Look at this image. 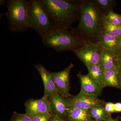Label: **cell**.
I'll return each instance as SVG.
<instances>
[{
	"label": "cell",
	"mask_w": 121,
	"mask_h": 121,
	"mask_svg": "<svg viewBox=\"0 0 121 121\" xmlns=\"http://www.w3.org/2000/svg\"><path fill=\"white\" fill-rule=\"evenodd\" d=\"M80 14L78 26L74 31L86 42L97 44L104 32L103 21L104 15L94 0H80Z\"/></svg>",
	"instance_id": "6da1fadb"
},
{
	"label": "cell",
	"mask_w": 121,
	"mask_h": 121,
	"mask_svg": "<svg viewBox=\"0 0 121 121\" xmlns=\"http://www.w3.org/2000/svg\"><path fill=\"white\" fill-rule=\"evenodd\" d=\"M50 16L55 28H70L79 20L80 0H39Z\"/></svg>",
	"instance_id": "7a4b0ae2"
},
{
	"label": "cell",
	"mask_w": 121,
	"mask_h": 121,
	"mask_svg": "<svg viewBox=\"0 0 121 121\" xmlns=\"http://www.w3.org/2000/svg\"><path fill=\"white\" fill-rule=\"evenodd\" d=\"M42 43L46 47L57 52H74L85 43L74 31L73 28L54 29L42 39Z\"/></svg>",
	"instance_id": "3957f363"
},
{
	"label": "cell",
	"mask_w": 121,
	"mask_h": 121,
	"mask_svg": "<svg viewBox=\"0 0 121 121\" xmlns=\"http://www.w3.org/2000/svg\"><path fill=\"white\" fill-rule=\"evenodd\" d=\"M28 27L35 31L41 38L54 29L50 16L39 0L28 1Z\"/></svg>",
	"instance_id": "277c9868"
},
{
	"label": "cell",
	"mask_w": 121,
	"mask_h": 121,
	"mask_svg": "<svg viewBox=\"0 0 121 121\" xmlns=\"http://www.w3.org/2000/svg\"><path fill=\"white\" fill-rule=\"evenodd\" d=\"M5 16L9 29L13 32H21L28 29V1L9 0L7 2Z\"/></svg>",
	"instance_id": "5b68a950"
},
{
	"label": "cell",
	"mask_w": 121,
	"mask_h": 121,
	"mask_svg": "<svg viewBox=\"0 0 121 121\" xmlns=\"http://www.w3.org/2000/svg\"><path fill=\"white\" fill-rule=\"evenodd\" d=\"M102 50V48L97 44L86 42L73 52L87 68L92 65L100 63V55Z\"/></svg>",
	"instance_id": "8992f818"
},
{
	"label": "cell",
	"mask_w": 121,
	"mask_h": 121,
	"mask_svg": "<svg viewBox=\"0 0 121 121\" xmlns=\"http://www.w3.org/2000/svg\"><path fill=\"white\" fill-rule=\"evenodd\" d=\"M69 108H78L89 110L91 108L104 105V101L99 99L95 95L87 94L80 91L77 95L66 98Z\"/></svg>",
	"instance_id": "52a82bcc"
},
{
	"label": "cell",
	"mask_w": 121,
	"mask_h": 121,
	"mask_svg": "<svg viewBox=\"0 0 121 121\" xmlns=\"http://www.w3.org/2000/svg\"><path fill=\"white\" fill-rule=\"evenodd\" d=\"M74 65L71 63L61 71L50 72L58 93L64 97L71 96L69 93V78L71 71Z\"/></svg>",
	"instance_id": "ba28073f"
},
{
	"label": "cell",
	"mask_w": 121,
	"mask_h": 121,
	"mask_svg": "<svg viewBox=\"0 0 121 121\" xmlns=\"http://www.w3.org/2000/svg\"><path fill=\"white\" fill-rule=\"evenodd\" d=\"M26 113L30 117L52 114L51 103L48 98L28 99L25 102Z\"/></svg>",
	"instance_id": "9c48e42d"
},
{
	"label": "cell",
	"mask_w": 121,
	"mask_h": 121,
	"mask_svg": "<svg viewBox=\"0 0 121 121\" xmlns=\"http://www.w3.org/2000/svg\"><path fill=\"white\" fill-rule=\"evenodd\" d=\"M51 103L52 114L65 121L68 119V107L66 98L58 93L48 98Z\"/></svg>",
	"instance_id": "30bf717a"
},
{
	"label": "cell",
	"mask_w": 121,
	"mask_h": 121,
	"mask_svg": "<svg viewBox=\"0 0 121 121\" xmlns=\"http://www.w3.org/2000/svg\"><path fill=\"white\" fill-rule=\"evenodd\" d=\"M78 76L81 84L80 91L98 97L101 95L103 89L101 86L94 81L88 74L83 75L79 72Z\"/></svg>",
	"instance_id": "8fae6325"
},
{
	"label": "cell",
	"mask_w": 121,
	"mask_h": 121,
	"mask_svg": "<svg viewBox=\"0 0 121 121\" xmlns=\"http://www.w3.org/2000/svg\"><path fill=\"white\" fill-rule=\"evenodd\" d=\"M36 68L41 76L44 86V97L48 98L49 97L58 93L54 84L50 71L45 69L43 65L38 64Z\"/></svg>",
	"instance_id": "7c38bea8"
},
{
	"label": "cell",
	"mask_w": 121,
	"mask_h": 121,
	"mask_svg": "<svg viewBox=\"0 0 121 121\" xmlns=\"http://www.w3.org/2000/svg\"><path fill=\"white\" fill-rule=\"evenodd\" d=\"M119 72L115 67L104 70L101 85L103 89L107 86L119 88L118 76Z\"/></svg>",
	"instance_id": "4fadbf2b"
},
{
	"label": "cell",
	"mask_w": 121,
	"mask_h": 121,
	"mask_svg": "<svg viewBox=\"0 0 121 121\" xmlns=\"http://www.w3.org/2000/svg\"><path fill=\"white\" fill-rule=\"evenodd\" d=\"M69 121H93L89 110L78 108H69L68 112Z\"/></svg>",
	"instance_id": "5bb4252c"
},
{
	"label": "cell",
	"mask_w": 121,
	"mask_h": 121,
	"mask_svg": "<svg viewBox=\"0 0 121 121\" xmlns=\"http://www.w3.org/2000/svg\"><path fill=\"white\" fill-rule=\"evenodd\" d=\"M118 41L119 39L104 32L99 37L97 44L102 48L109 49L114 52L117 49Z\"/></svg>",
	"instance_id": "9a60e30c"
},
{
	"label": "cell",
	"mask_w": 121,
	"mask_h": 121,
	"mask_svg": "<svg viewBox=\"0 0 121 121\" xmlns=\"http://www.w3.org/2000/svg\"><path fill=\"white\" fill-rule=\"evenodd\" d=\"M115 56L113 51L102 48L100 55V63L104 70L114 67V58Z\"/></svg>",
	"instance_id": "2e32d148"
},
{
	"label": "cell",
	"mask_w": 121,
	"mask_h": 121,
	"mask_svg": "<svg viewBox=\"0 0 121 121\" xmlns=\"http://www.w3.org/2000/svg\"><path fill=\"white\" fill-rule=\"evenodd\" d=\"M104 105L94 107L89 110L92 119L96 121H106L108 120L110 114L106 111Z\"/></svg>",
	"instance_id": "e0dca14e"
},
{
	"label": "cell",
	"mask_w": 121,
	"mask_h": 121,
	"mask_svg": "<svg viewBox=\"0 0 121 121\" xmlns=\"http://www.w3.org/2000/svg\"><path fill=\"white\" fill-rule=\"evenodd\" d=\"M103 31L104 32L118 39L121 38V27L111 23L103 17Z\"/></svg>",
	"instance_id": "ac0fdd59"
},
{
	"label": "cell",
	"mask_w": 121,
	"mask_h": 121,
	"mask_svg": "<svg viewBox=\"0 0 121 121\" xmlns=\"http://www.w3.org/2000/svg\"><path fill=\"white\" fill-rule=\"evenodd\" d=\"M87 74L92 79L101 85L104 69L101 63L92 65L87 68Z\"/></svg>",
	"instance_id": "d6986e66"
},
{
	"label": "cell",
	"mask_w": 121,
	"mask_h": 121,
	"mask_svg": "<svg viewBox=\"0 0 121 121\" xmlns=\"http://www.w3.org/2000/svg\"><path fill=\"white\" fill-rule=\"evenodd\" d=\"M95 1L104 16L107 15L111 11L116 4L113 0H94Z\"/></svg>",
	"instance_id": "ffe728a7"
},
{
	"label": "cell",
	"mask_w": 121,
	"mask_h": 121,
	"mask_svg": "<svg viewBox=\"0 0 121 121\" xmlns=\"http://www.w3.org/2000/svg\"><path fill=\"white\" fill-rule=\"evenodd\" d=\"M104 17L111 23L121 27V15L115 13L113 11H111Z\"/></svg>",
	"instance_id": "44dd1931"
},
{
	"label": "cell",
	"mask_w": 121,
	"mask_h": 121,
	"mask_svg": "<svg viewBox=\"0 0 121 121\" xmlns=\"http://www.w3.org/2000/svg\"><path fill=\"white\" fill-rule=\"evenodd\" d=\"M11 121H32L31 117L27 114H21L15 112Z\"/></svg>",
	"instance_id": "7402d4cb"
},
{
	"label": "cell",
	"mask_w": 121,
	"mask_h": 121,
	"mask_svg": "<svg viewBox=\"0 0 121 121\" xmlns=\"http://www.w3.org/2000/svg\"><path fill=\"white\" fill-rule=\"evenodd\" d=\"M53 114H52L36 115L31 117L32 121H50Z\"/></svg>",
	"instance_id": "603a6c76"
},
{
	"label": "cell",
	"mask_w": 121,
	"mask_h": 121,
	"mask_svg": "<svg viewBox=\"0 0 121 121\" xmlns=\"http://www.w3.org/2000/svg\"><path fill=\"white\" fill-rule=\"evenodd\" d=\"M104 107L106 111L109 114L115 112L114 103L111 102L105 103Z\"/></svg>",
	"instance_id": "cb8c5ba5"
},
{
	"label": "cell",
	"mask_w": 121,
	"mask_h": 121,
	"mask_svg": "<svg viewBox=\"0 0 121 121\" xmlns=\"http://www.w3.org/2000/svg\"><path fill=\"white\" fill-rule=\"evenodd\" d=\"M114 66L118 71L119 73L121 74V55L115 57Z\"/></svg>",
	"instance_id": "d4e9b609"
},
{
	"label": "cell",
	"mask_w": 121,
	"mask_h": 121,
	"mask_svg": "<svg viewBox=\"0 0 121 121\" xmlns=\"http://www.w3.org/2000/svg\"><path fill=\"white\" fill-rule=\"evenodd\" d=\"M115 56L121 55V38L119 39L118 43L117 46V49L114 52Z\"/></svg>",
	"instance_id": "484cf974"
},
{
	"label": "cell",
	"mask_w": 121,
	"mask_h": 121,
	"mask_svg": "<svg viewBox=\"0 0 121 121\" xmlns=\"http://www.w3.org/2000/svg\"><path fill=\"white\" fill-rule=\"evenodd\" d=\"M115 112H121V103H115Z\"/></svg>",
	"instance_id": "4316f807"
},
{
	"label": "cell",
	"mask_w": 121,
	"mask_h": 121,
	"mask_svg": "<svg viewBox=\"0 0 121 121\" xmlns=\"http://www.w3.org/2000/svg\"><path fill=\"white\" fill-rule=\"evenodd\" d=\"M50 121H66L55 115H52Z\"/></svg>",
	"instance_id": "83f0119b"
},
{
	"label": "cell",
	"mask_w": 121,
	"mask_h": 121,
	"mask_svg": "<svg viewBox=\"0 0 121 121\" xmlns=\"http://www.w3.org/2000/svg\"><path fill=\"white\" fill-rule=\"evenodd\" d=\"M119 89H121V74H119L118 76Z\"/></svg>",
	"instance_id": "f1b7e54d"
},
{
	"label": "cell",
	"mask_w": 121,
	"mask_h": 121,
	"mask_svg": "<svg viewBox=\"0 0 121 121\" xmlns=\"http://www.w3.org/2000/svg\"><path fill=\"white\" fill-rule=\"evenodd\" d=\"M106 121H119V120H118V118L114 119V118H112L111 116H110L108 118V120H107Z\"/></svg>",
	"instance_id": "f546056e"
},
{
	"label": "cell",
	"mask_w": 121,
	"mask_h": 121,
	"mask_svg": "<svg viewBox=\"0 0 121 121\" xmlns=\"http://www.w3.org/2000/svg\"></svg>",
	"instance_id": "4dcf8cb0"
}]
</instances>
